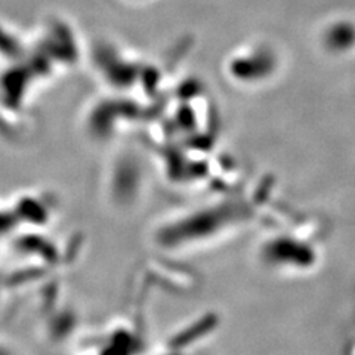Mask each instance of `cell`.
<instances>
[{
    "label": "cell",
    "instance_id": "1",
    "mask_svg": "<svg viewBox=\"0 0 355 355\" xmlns=\"http://www.w3.org/2000/svg\"><path fill=\"white\" fill-rule=\"evenodd\" d=\"M355 43V28L349 22H335L324 31V44L327 49L343 52L351 49Z\"/></svg>",
    "mask_w": 355,
    "mask_h": 355
}]
</instances>
